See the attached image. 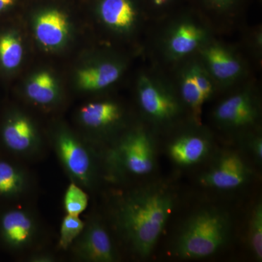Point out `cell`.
<instances>
[{
  "mask_svg": "<svg viewBox=\"0 0 262 262\" xmlns=\"http://www.w3.org/2000/svg\"><path fill=\"white\" fill-rule=\"evenodd\" d=\"M120 75V67L114 63H106L80 71L78 80L82 89L95 91L108 87L114 83Z\"/></svg>",
  "mask_w": 262,
  "mask_h": 262,
  "instance_id": "9a60e30c",
  "label": "cell"
},
{
  "mask_svg": "<svg viewBox=\"0 0 262 262\" xmlns=\"http://www.w3.org/2000/svg\"><path fill=\"white\" fill-rule=\"evenodd\" d=\"M139 98L143 110L157 121H168L178 113L179 107L176 100L146 76L139 81Z\"/></svg>",
  "mask_w": 262,
  "mask_h": 262,
  "instance_id": "5b68a950",
  "label": "cell"
},
{
  "mask_svg": "<svg viewBox=\"0 0 262 262\" xmlns=\"http://www.w3.org/2000/svg\"><path fill=\"white\" fill-rule=\"evenodd\" d=\"M23 56V48L18 38L7 34L0 38V61L5 68L13 70L18 67Z\"/></svg>",
  "mask_w": 262,
  "mask_h": 262,
  "instance_id": "d6986e66",
  "label": "cell"
},
{
  "mask_svg": "<svg viewBox=\"0 0 262 262\" xmlns=\"http://www.w3.org/2000/svg\"><path fill=\"white\" fill-rule=\"evenodd\" d=\"M191 74L198 89L201 90L206 99L210 97L213 91V88L205 71L198 66H194L190 70Z\"/></svg>",
  "mask_w": 262,
  "mask_h": 262,
  "instance_id": "d4e9b609",
  "label": "cell"
},
{
  "mask_svg": "<svg viewBox=\"0 0 262 262\" xmlns=\"http://www.w3.org/2000/svg\"><path fill=\"white\" fill-rule=\"evenodd\" d=\"M84 225L77 215L67 214L62 222L59 245L67 249L83 232Z\"/></svg>",
  "mask_w": 262,
  "mask_h": 262,
  "instance_id": "7402d4cb",
  "label": "cell"
},
{
  "mask_svg": "<svg viewBox=\"0 0 262 262\" xmlns=\"http://www.w3.org/2000/svg\"><path fill=\"white\" fill-rule=\"evenodd\" d=\"M210 149L211 145L206 138L189 134L174 141L169 146L168 154L177 165L190 166L204 159Z\"/></svg>",
  "mask_w": 262,
  "mask_h": 262,
  "instance_id": "9c48e42d",
  "label": "cell"
},
{
  "mask_svg": "<svg viewBox=\"0 0 262 262\" xmlns=\"http://www.w3.org/2000/svg\"><path fill=\"white\" fill-rule=\"evenodd\" d=\"M213 1L219 6H225V5L230 3L232 0H213Z\"/></svg>",
  "mask_w": 262,
  "mask_h": 262,
  "instance_id": "83f0119b",
  "label": "cell"
},
{
  "mask_svg": "<svg viewBox=\"0 0 262 262\" xmlns=\"http://www.w3.org/2000/svg\"><path fill=\"white\" fill-rule=\"evenodd\" d=\"M81 119L86 125L101 127L110 125L120 118V110L115 103H89L81 110Z\"/></svg>",
  "mask_w": 262,
  "mask_h": 262,
  "instance_id": "e0dca14e",
  "label": "cell"
},
{
  "mask_svg": "<svg viewBox=\"0 0 262 262\" xmlns=\"http://www.w3.org/2000/svg\"><path fill=\"white\" fill-rule=\"evenodd\" d=\"M249 242L255 257L262 258V206L258 203L253 210L249 227Z\"/></svg>",
  "mask_w": 262,
  "mask_h": 262,
  "instance_id": "603a6c76",
  "label": "cell"
},
{
  "mask_svg": "<svg viewBox=\"0 0 262 262\" xmlns=\"http://www.w3.org/2000/svg\"><path fill=\"white\" fill-rule=\"evenodd\" d=\"M56 92L55 81L47 72L34 76L27 88L29 97L32 101L42 104L52 102L56 98Z\"/></svg>",
  "mask_w": 262,
  "mask_h": 262,
  "instance_id": "ac0fdd59",
  "label": "cell"
},
{
  "mask_svg": "<svg viewBox=\"0 0 262 262\" xmlns=\"http://www.w3.org/2000/svg\"><path fill=\"white\" fill-rule=\"evenodd\" d=\"M204 37V33L194 24H180L169 40V49L173 56L182 57L195 50Z\"/></svg>",
  "mask_w": 262,
  "mask_h": 262,
  "instance_id": "5bb4252c",
  "label": "cell"
},
{
  "mask_svg": "<svg viewBox=\"0 0 262 262\" xmlns=\"http://www.w3.org/2000/svg\"><path fill=\"white\" fill-rule=\"evenodd\" d=\"M230 223L227 215L209 208L198 211L183 227L175 245V253L185 259L208 257L228 239Z\"/></svg>",
  "mask_w": 262,
  "mask_h": 262,
  "instance_id": "7a4b0ae2",
  "label": "cell"
},
{
  "mask_svg": "<svg viewBox=\"0 0 262 262\" xmlns=\"http://www.w3.org/2000/svg\"><path fill=\"white\" fill-rule=\"evenodd\" d=\"M15 0H0V11H3L14 3Z\"/></svg>",
  "mask_w": 262,
  "mask_h": 262,
  "instance_id": "4316f807",
  "label": "cell"
},
{
  "mask_svg": "<svg viewBox=\"0 0 262 262\" xmlns=\"http://www.w3.org/2000/svg\"><path fill=\"white\" fill-rule=\"evenodd\" d=\"M5 237L13 246H24L33 233L32 221L24 212L13 211L3 217L2 222Z\"/></svg>",
  "mask_w": 262,
  "mask_h": 262,
  "instance_id": "7c38bea8",
  "label": "cell"
},
{
  "mask_svg": "<svg viewBox=\"0 0 262 262\" xmlns=\"http://www.w3.org/2000/svg\"><path fill=\"white\" fill-rule=\"evenodd\" d=\"M35 34L38 41L46 47L60 46L68 34L67 19L57 10L43 13L37 19Z\"/></svg>",
  "mask_w": 262,
  "mask_h": 262,
  "instance_id": "30bf717a",
  "label": "cell"
},
{
  "mask_svg": "<svg viewBox=\"0 0 262 262\" xmlns=\"http://www.w3.org/2000/svg\"><path fill=\"white\" fill-rule=\"evenodd\" d=\"M56 149L66 168L82 182L89 180L91 160L85 148L69 134H62L57 140Z\"/></svg>",
  "mask_w": 262,
  "mask_h": 262,
  "instance_id": "52a82bcc",
  "label": "cell"
},
{
  "mask_svg": "<svg viewBox=\"0 0 262 262\" xmlns=\"http://www.w3.org/2000/svg\"><path fill=\"white\" fill-rule=\"evenodd\" d=\"M89 198L87 194L78 186L71 184L66 192L64 207L67 214L77 215L81 214L87 208Z\"/></svg>",
  "mask_w": 262,
  "mask_h": 262,
  "instance_id": "cb8c5ba5",
  "label": "cell"
},
{
  "mask_svg": "<svg viewBox=\"0 0 262 262\" xmlns=\"http://www.w3.org/2000/svg\"><path fill=\"white\" fill-rule=\"evenodd\" d=\"M117 152L122 166L133 175H147L154 170V144L145 132L136 131L127 136L122 141Z\"/></svg>",
  "mask_w": 262,
  "mask_h": 262,
  "instance_id": "3957f363",
  "label": "cell"
},
{
  "mask_svg": "<svg viewBox=\"0 0 262 262\" xmlns=\"http://www.w3.org/2000/svg\"><path fill=\"white\" fill-rule=\"evenodd\" d=\"M22 185L23 179L14 167L0 162V194H15L20 191Z\"/></svg>",
  "mask_w": 262,
  "mask_h": 262,
  "instance_id": "44dd1931",
  "label": "cell"
},
{
  "mask_svg": "<svg viewBox=\"0 0 262 262\" xmlns=\"http://www.w3.org/2000/svg\"><path fill=\"white\" fill-rule=\"evenodd\" d=\"M250 170L237 153L224 154L201 179L206 187L220 190H232L246 184Z\"/></svg>",
  "mask_w": 262,
  "mask_h": 262,
  "instance_id": "277c9868",
  "label": "cell"
},
{
  "mask_svg": "<svg viewBox=\"0 0 262 262\" xmlns=\"http://www.w3.org/2000/svg\"><path fill=\"white\" fill-rule=\"evenodd\" d=\"M77 253L91 261L110 262L116 259L110 235L102 226L94 223L86 229L77 245Z\"/></svg>",
  "mask_w": 262,
  "mask_h": 262,
  "instance_id": "8992f818",
  "label": "cell"
},
{
  "mask_svg": "<svg viewBox=\"0 0 262 262\" xmlns=\"http://www.w3.org/2000/svg\"><path fill=\"white\" fill-rule=\"evenodd\" d=\"M100 13L105 23L117 29H129L135 20V11L128 0H103Z\"/></svg>",
  "mask_w": 262,
  "mask_h": 262,
  "instance_id": "4fadbf2b",
  "label": "cell"
},
{
  "mask_svg": "<svg viewBox=\"0 0 262 262\" xmlns=\"http://www.w3.org/2000/svg\"><path fill=\"white\" fill-rule=\"evenodd\" d=\"M174 199L160 187L141 189L119 207L117 223L127 242L141 257L149 256L173 212Z\"/></svg>",
  "mask_w": 262,
  "mask_h": 262,
  "instance_id": "6da1fadb",
  "label": "cell"
},
{
  "mask_svg": "<svg viewBox=\"0 0 262 262\" xmlns=\"http://www.w3.org/2000/svg\"><path fill=\"white\" fill-rule=\"evenodd\" d=\"M251 149L253 154L258 161H261L262 158V141L261 138H257L251 144Z\"/></svg>",
  "mask_w": 262,
  "mask_h": 262,
  "instance_id": "484cf974",
  "label": "cell"
},
{
  "mask_svg": "<svg viewBox=\"0 0 262 262\" xmlns=\"http://www.w3.org/2000/svg\"><path fill=\"white\" fill-rule=\"evenodd\" d=\"M182 94L184 101L191 108L196 121H199L202 113V107L206 98L193 79L190 71L184 75L182 83Z\"/></svg>",
  "mask_w": 262,
  "mask_h": 262,
  "instance_id": "ffe728a7",
  "label": "cell"
},
{
  "mask_svg": "<svg viewBox=\"0 0 262 262\" xmlns=\"http://www.w3.org/2000/svg\"><path fill=\"white\" fill-rule=\"evenodd\" d=\"M205 57L213 75L221 80L233 79L241 72L238 61L225 48L212 46L205 51Z\"/></svg>",
  "mask_w": 262,
  "mask_h": 262,
  "instance_id": "8fae6325",
  "label": "cell"
},
{
  "mask_svg": "<svg viewBox=\"0 0 262 262\" xmlns=\"http://www.w3.org/2000/svg\"><path fill=\"white\" fill-rule=\"evenodd\" d=\"M215 117L227 126H246L254 122L256 110L249 95H234L220 104L215 110Z\"/></svg>",
  "mask_w": 262,
  "mask_h": 262,
  "instance_id": "ba28073f",
  "label": "cell"
},
{
  "mask_svg": "<svg viewBox=\"0 0 262 262\" xmlns=\"http://www.w3.org/2000/svg\"><path fill=\"white\" fill-rule=\"evenodd\" d=\"M168 0H154L155 4L157 5H163L165 4Z\"/></svg>",
  "mask_w": 262,
  "mask_h": 262,
  "instance_id": "f1b7e54d",
  "label": "cell"
},
{
  "mask_svg": "<svg viewBox=\"0 0 262 262\" xmlns=\"http://www.w3.org/2000/svg\"><path fill=\"white\" fill-rule=\"evenodd\" d=\"M5 144L16 151H26L34 144V131L32 124L27 119L18 117L10 121L3 132Z\"/></svg>",
  "mask_w": 262,
  "mask_h": 262,
  "instance_id": "2e32d148",
  "label": "cell"
}]
</instances>
